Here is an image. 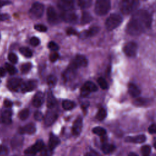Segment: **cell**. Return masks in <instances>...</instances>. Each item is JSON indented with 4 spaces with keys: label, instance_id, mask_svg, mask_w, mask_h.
<instances>
[{
    "label": "cell",
    "instance_id": "cell-18",
    "mask_svg": "<svg viewBox=\"0 0 156 156\" xmlns=\"http://www.w3.org/2000/svg\"><path fill=\"white\" fill-rule=\"evenodd\" d=\"M36 131V127L34 124L29 123L26 125L25 126L21 127L19 132L21 134H24V133H27V134H33Z\"/></svg>",
    "mask_w": 156,
    "mask_h": 156
},
{
    "label": "cell",
    "instance_id": "cell-5",
    "mask_svg": "<svg viewBox=\"0 0 156 156\" xmlns=\"http://www.w3.org/2000/svg\"><path fill=\"white\" fill-rule=\"evenodd\" d=\"M29 12L34 18H40L44 12V5L38 2L34 3L32 5Z\"/></svg>",
    "mask_w": 156,
    "mask_h": 156
},
{
    "label": "cell",
    "instance_id": "cell-46",
    "mask_svg": "<svg viewBox=\"0 0 156 156\" xmlns=\"http://www.w3.org/2000/svg\"><path fill=\"white\" fill-rule=\"evenodd\" d=\"M34 117L35 120L37 121H41L44 118L42 113L41 112H39V111H37V112H35L34 115Z\"/></svg>",
    "mask_w": 156,
    "mask_h": 156
},
{
    "label": "cell",
    "instance_id": "cell-41",
    "mask_svg": "<svg viewBox=\"0 0 156 156\" xmlns=\"http://www.w3.org/2000/svg\"><path fill=\"white\" fill-rule=\"evenodd\" d=\"M8 59L9 60L11 63L12 64H16L18 62V57L14 53H9L8 55Z\"/></svg>",
    "mask_w": 156,
    "mask_h": 156
},
{
    "label": "cell",
    "instance_id": "cell-16",
    "mask_svg": "<svg viewBox=\"0 0 156 156\" xmlns=\"http://www.w3.org/2000/svg\"><path fill=\"white\" fill-rule=\"evenodd\" d=\"M82 118L79 117L74 122L73 128H72V131H73V133L75 135H79L80 134L82 129Z\"/></svg>",
    "mask_w": 156,
    "mask_h": 156
},
{
    "label": "cell",
    "instance_id": "cell-13",
    "mask_svg": "<svg viewBox=\"0 0 156 156\" xmlns=\"http://www.w3.org/2000/svg\"><path fill=\"white\" fill-rule=\"evenodd\" d=\"M61 18L66 23H75L77 21V16L76 14L72 11H68V12H63L61 14Z\"/></svg>",
    "mask_w": 156,
    "mask_h": 156
},
{
    "label": "cell",
    "instance_id": "cell-32",
    "mask_svg": "<svg viewBox=\"0 0 156 156\" xmlns=\"http://www.w3.org/2000/svg\"><path fill=\"white\" fill-rule=\"evenodd\" d=\"M106 116H107L106 110L103 108H101L99 110L98 112L96 114V118L99 121H103L105 118V117Z\"/></svg>",
    "mask_w": 156,
    "mask_h": 156
},
{
    "label": "cell",
    "instance_id": "cell-33",
    "mask_svg": "<svg viewBox=\"0 0 156 156\" xmlns=\"http://www.w3.org/2000/svg\"><path fill=\"white\" fill-rule=\"evenodd\" d=\"M93 132L94 134L98 135L99 136H104L106 133V131L103 127H96L93 129Z\"/></svg>",
    "mask_w": 156,
    "mask_h": 156
},
{
    "label": "cell",
    "instance_id": "cell-24",
    "mask_svg": "<svg viewBox=\"0 0 156 156\" xmlns=\"http://www.w3.org/2000/svg\"><path fill=\"white\" fill-rule=\"evenodd\" d=\"M100 28L98 26H92L88 30L83 32V35L84 36V37H91L94 36H95L99 32Z\"/></svg>",
    "mask_w": 156,
    "mask_h": 156
},
{
    "label": "cell",
    "instance_id": "cell-52",
    "mask_svg": "<svg viewBox=\"0 0 156 156\" xmlns=\"http://www.w3.org/2000/svg\"><path fill=\"white\" fill-rule=\"evenodd\" d=\"M10 4V2L7 1H0V8H2L4 5H6Z\"/></svg>",
    "mask_w": 156,
    "mask_h": 156
},
{
    "label": "cell",
    "instance_id": "cell-22",
    "mask_svg": "<svg viewBox=\"0 0 156 156\" xmlns=\"http://www.w3.org/2000/svg\"><path fill=\"white\" fill-rule=\"evenodd\" d=\"M128 90L131 95L133 98H137L141 93V91L139 88L133 83H129V87H128Z\"/></svg>",
    "mask_w": 156,
    "mask_h": 156
},
{
    "label": "cell",
    "instance_id": "cell-51",
    "mask_svg": "<svg viewBox=\"0 0 156 156\" xmlns=\"http://www.w3.org/2000/svg\"><path fill=\"white\" fill-rule=\"evenodd\" d=\"M4 105L5 107H11L12 106V103L11 101H10V100L9 99H5L4 101Z\"/></svg>",
    "mask_w": 156,
    "mask_h": 156
},
{
    "label": "cell",
    "instance_id": "cell-6",
    "mask_svg": "<svg viewBox=\"0 0 156 156\" xmlns=\"http://www.w3.org/2000/svg\"><path fill=\"white\" fill-rule=\"evenodd\" d=\"M44 147V143L42 140H39L37 141L34 144L30 146L29 148H27L25 154L26 155H34L36 154L37 152L41 151L43 148Z\"/></svg>",
    "mask_w": 156,
    "mask_h": 156
},
{
    "label": "cell",
    "instance_id": "cell-26",
    "mask_svg": "<svg viewBox=\"0 0 156 156\" xmlns=\"http://www.w3.org/2000/svg\"><path fill=\"white\" fill-rule=\"evenodd\" d=\"M115 149V146L112 144H104L102 146V151L105 154H110L113 153Z\"/></svg>",
    "mask_w": 156,
    "mask_h": 156
},
{
    "label": "cell",
    "instance_id": "cell-40",
    "mask_svg": "<svg viewBox=\"0 0 156 156\" xmlns=\"http://www.w3.org/2000/svg\"><path fill=\"white\" fill-rule=\"evenodd\" d=\"M32 68V65L31 63H26L24 64L21 66V70L23 73H27V72H29Z\"/></svg>",
    "mask_w": 156,
    "mask_h": 156
},
{
    "label": "cell",
    "instance_id": "cell-12",
    "mask_svg": "<svg viewBox=\"0 0 156 156\" xmlns=\"http://www.w3.org/2000/svg\"><path fill=\"white\" fill-rule=\"evenodd\" d=\"M37 86V82L35 80H30L25 82L21 87V91L23 93L34 90Z\"/></svg>",
    "mask_w": 156,
    "mask_h": 156
},
{
    "label": "cell",
    "instance_id": "cell-9",
    "mask_svg": "<svg viewBox=\"0 0 156 156\" xmlns=\"http://www.w3.org/2000/svg\"><path fill=\"white\" fill-rule=\"evenodd\" d=\"M138 46L136 43L131 42L127 43L124 47L125 53L129 57H134L137 54Z\"/></svg>",
    "mask_w": 156,
    "mask_h": 156
},
{
    "label": "cell",
    "instance_id": "cell-34",
    "mask_svg": "<svg viewBox=\"0 0 156 156\" xmlns=\"http://www.w3.org/2000/svg\"><path fill=\"white\" fill-rule=\"evenodd\" d=\"M47 82L49 87H54L57 83V78L53 75H49L47 78Z\"/></svg>",
    "mask_w": 156,
    "mask_h": 156
},
{
    "label": "cell",
    "instance_id": "cell-54",
    "mask_svg": "<svg viewBox=\"0 0 156 156\" xmlns=\"http://www.w3.org/2000/svg\"><path fill=\"white\" fill-rule=\"evenodd\" d=\"M128 156H138V155L135 153H130L129 155H128Z\"/></svg>",
    "mask_w": 156,
    "mask_h": 156
},
{
    "label": "cell",
    "instance_id": "cell-42",
    "mask_svg": "<svg viewBox=\"0 0 156 156\" xmlns=\"http://www.w3.org/2000/svg\"><path fill=\"white\" fill-rule=\"evenodd\" d=\"M48 48L53 51H56L59 49V47L57 45V44L54 42H50L48 43Z\"/></svg>",
    "mask_w": 156,
    "mask_h": 156
},
{
    "label": "cell",
    "instance_id": "cell-4",
    "mask_svg": "<svg viewBox=\"0 0 156 156\" xmlns=\"http://www.w3.org/2000/svg\"><path fill=\"white\" fill-rule=\"evenodd\" d=\"M138 1L135 0H125L121 2L120 8L121 12L125 14H129L134 11L138 6Z\"/></svg>",
    "mask_w": 156,
    "mask_h": 156
},
{
    "label": "cell",
    "instance_id": "cell-31",
    "mask_svg": "<svg viewBox=\"0 0 156 156\" xmlns=\"http://www.w3.org/2000/svg\"><path fill=\"white\" fill-rule=\"evenodd\" d=\"M92 4V0H79L78 1V5L82 9H87L91 6Z\"/></svg>",
    "mask_w": 156,
    "mask_h": 156
},
{
    "label": "cell",
    "instance_id": "cell-36",
    "mask_svg": "<svg viewBox=\"0 0 156 156\" xmlns=\"http://www.w3.org/2000/svg\"><path fill=\"white\" fill-rule=\"evenodd\" d=\"M5 68L10 75H15L16 73V71H17L15 66L8 63H6L5 64Z\"/></svg>",
    "mask_w": 156,
    "mask_h": 156
},
{
    "label": "cell",
    "instance_id": "cell-38",
    "mask_svg": "<svg viewBox=\"0 0 156 156\" xmlns=\"http://www.w3.org/2000/svg\"><path fill=\"white\" fill-rule=\"evenodd\" d=\"M98 83L99 86L101 87V88L102 89H104V90H105V89H107L109 87L107 81H105L103 77L99 78V79H98Z\"/></svg>",
    "mask_w": 156,
    "mask_h": 156
},
{
    "label": "cell",
    "instance_id": "cell-30",
    "mask_svg": "<svg viewBox=\"0 0 156 156\" xmlns=\"http://www.w3.org/2000/svg\"><path fill=\"white\" fill-rule=\"evenodd\" d=\"M20 52L22 55H23L25 57L30 58L32 56V52L31 50L27 47H21L20 48Z\"/></svg>",
    "mask_w": 156,
    "mask_h": 156
},
{
    "label": "cell",
    "instance_id": "cell-15",
    "mask_svg": "<svg viewBox=\"0 0 156 156\" xmlns=\"http://www.w3.org/2000/svg\"><path fill=\"white\" fill-rule=\"evenodd\" d=\"M58 115L56 113L53 112H48L44 117V125L47 126H50L54 123L57 119Z\"/></svg>",
    "mask_w": 156,
    "mask_h": 156
},
{
    "label": "cell",
    "instance_id": "cell-3",
    "mask_svg": "<svg viewBox=\"0 0 156 156\" xmlns=\"http://www.w3.org/2000/svg\"><path fill=\"white\" fill-rule=\"evenodd\" d=\"M122 21V16L118 14H111L105 21V26L108 31H112L118 27Z\"/></svg>",
    "mask_w": 156,
    "mask_h": 156
},
{
    "label": "cell",
    "instance_id": "cell-39",
    "mask_svg": "<svg viewBox=\"0 0 156 156\" xmlns=\"http://www.w3.org/2000/svg\"><path fill=\"white\" fill-rule=\"evenodd\" d=\"M40 153L42 156H52L53 151H52L51 149H50L48 147V148L44 147L40 151Z\"/></svg>",
    "mask_w": 156,
    "mask_h": 156
},
{
    "label": "cell",
    "instance_id": "cell-55",
    "mask_svg": "<svg viewBox=\"0 0 156 156\" xmlns=\"http://www.w3.org/2000/svg\"><path fill=\"white\" fill-rule=\"evenodd\" d=\"M85 156H93L92 155H91L90 154H87Z\"/></svg>",
    "mask_w": 156,
    "mask_h": 156
},
{
    "label": "cell",
    "instance_id": "cell-48",
    "mask_svg": "<svg viewBox=\"0 0 156 156\" xmlns=\"http://www.w3.org/2000/svg\"><path fill=\"white\" fill-rule=\"evenodd\" d=\"M8 153V148L4 146H0V156H5Z\"/></svg>",
    "mask_w": 156,
    "mask_h": 156
},
{
    "label": "cell",
    "instance_id": "cell-37",
    "mask_svg": "<svg viewBox=\"0 0 156 156\" xmlns=\"http://www.w3.org/2000/svg\"><path fill=\"white\" fill-rule=\"evenodd\" d=\"M151 151V148L149 145H144L141 148V152L143 156H149Z\"/></svg>",
    "mask_w": 156,
    "mask_h": 156
},
{
    "label": "cell",
    "instance_id": "cell-53",
    "mask_svg": "<svg viewBox=\"0 0 156 156\" xmlns=\"http://www.w3.org/2000/svg\"><path fill=\"white\" fill-rule=\"evenodd\" d=\"M5 75V70L4 68H0V77H4Z\"/></svg>",
    "mask_w": 156,
    "mask_h": 156
},
{
    "label": "cell",
    "instance_id": "cell-19",
    "mask_svg": "<svg viewBox=\"0 0 156 156\" xmlns=\"http://www.w3.org/2000/svg\"><path fill=\"white\" fill-rule=\"evenodd\" d=\"M146 137L144 135H139L135 137H127L125 138V142L134 143H142L146 141Z\"/></svg>",
    "mask_w": 156,
    "mask_h": 156
},
{
    "label": "cell",
    "instance_id": "cell-29",
    "mask_svg": "<svg viewBox=\"0 0 156 156\" xmlns=\"http://www.w3.org/2000/svg\"><path fill=\"white\" fill-rule=\"evenodd\" d=\"M149 103V99L146 98H138L134 100L133 101V104L136 106H144L146 105Z\"/></svg>",
    "mask_w": 156,
    "mask_h": 156
},
{
    "label": "cell",
    "instance_id": "cell-14",
    "mask_svg": "<svg viewBox=\"0 0 156 156\" xmlns=\"http://www.w3.org/2000/svg\"><path fill=\"white\" fill-rule=\"evenodd\" d=\"M47 18L49 23L52 25H55L58 23V16L57 14L55 12V9L52 6H50L47 10Z\"/></svg>",
    "mask_w": 156,
    "mask_h": 156
},
{
    "label": "cell",
    "instance_id": "cell-43",
    "mask_svg": "<svg viewBox=\"0 0 156 156\" xmlns=\"http://www.w3.org/2000/svg\"><path fill=\"white\" fill-rule=\"evenodd\" d=\"M40 39L36 37H32L30 40V43L31 44V45H32L33 47L38 46V44H40Z\"/></svg>",
    "mask_w": 156,
    "mask_h": 156
},
{
    "label": "cell",
    "instance_id": "cell-28",
    "mask_svg": "<svg viewBox=\"0 0 156 156\" xmlns=\"http://www.w3.org/2000/svg\"><path fill=\"white\" fill-rule=\"evenodd\" d=\"M62 107L66 110H70L75 107V103L70 100H64L62 103Z\"/></svg>",
    "mask_w": 156,
    "mask_h": 156
},
{
    "label": "cell",
    "instance_id": "cell-50",
    "mask_svg": "<svg viewBox=\"0 0 156 156\" xmlns=\"http://www.w3.org/2000/svg\"><path fill=\"white\" fill-rule=\"evenodd\" d=\"M10 18V16L7 14H0V21L7 20Z\"/></svg>",
    "mask_w": 156,
    "mask_h": 156
},
{
    "label": "cell",
    "instance_id": "cell-21",
    "mask_svg": "<svg viewBox=\"0 0 156 156\" xmlns=\"http://www.w3.org/2000/svg\"><path fill=\"white\" fill-rule=\"evenodd\" d=\"M76 69L73 68L71 65H70L64 73V77L65 81H70L74 78L76 75Z\"/></svg>",
    "mask_w": 156,
    "mask_h": 156
},
{
    "label": "cell",
    "instance_id": "cell-11",
    "mask_svg": "<svg viewBox=\"0 0 156 156\" xmlns=\"http://www.w3.org/2000/svg\"><path fill=\"white\" fill-rule=\"evenodd\" d=\"M58 8L64 12L72 11L74 9V1L69 0H60L57 3Z\"/></svg>",
    "mask_w": 156,
    "mask_h": 156
},
{
    "label": "cell",
    "instance_id": "cell-45",
    "mask_svg": "<svg viewBox=\"0 0 156 156\" xmlns=\"http://www.w3.org/2000/svg\"><path fill=\"white\" fill-rule=\"evenodd\" d=\"M59 57V55L57 53H53L52 54H50L49 55V59L52 62H55V61H57Z\"/></svg>",
    "mask_w": 156,
    "mask_h": 156
},
{
    "label": "cell",
    "instance_id": "cell-44",
    "mask_svg": "<svg viewBox=\"0 0 156 156\" xmlns=\"http://www.w3.org/2000/svg\"><path fill=\"white\" fill-rule=\"evenodd\" d=\"M34 28L36 31L39 32H46L47 31V27L43 25H36L34 26Z\"/></svg>",
    "mask_w": 156,
    "mask_h": 156
},
{
    "label": "cell",
    "instance_id": "cell-8",
    "mask_svg": "<svg viewBox=\"0 0 156 156\" xmlns=\"http://www.w3.org/2000/svg\"><path fill=\"white\" fill-rule=\"evenodd\" d=\"M88 65V60L87 58L82 55H77L76 56L74 60L70 64L75 69L79 67H86Z\"/></svg>",
    "mask_w": 156,
    "mask_h": 156
},
{
    "label": "cell",
    "instance_id": "cell-10",
    "mask_svg": "<svg viewBox=\"0 0 156 156\" xmlns=\"http://www.w3.org/2000/svg\"><path fill=\"white\" fill-rule=\"evenodd\" d=\"M23 81L20 78H12L10 79L8 83V87L12 91H18L21 89Z\"/></svg>",
    "mask_w": 156,
    "mask_h": 156
},
{
    "label": "cell",
    "instance_id": "cell-49",
    "mask_svg": "<svg viewBox=\"0 0 156 156\" xmlns=\"http://www.w3.org/2000/svg\"><path fill=\"white\" fill-rule=\"evenodd\" d=\"M148 131L151 134L156 133V124H153L150 126L148 128Z\"/></svg>",
    "mask_w": 156,
    "mask_h": 156
},
{
    "label": "cell",
    "instance_id": "cell-20",
    "mask_svg": "<svg viewBox=\"0 0 156 156\" xmlns=\"http://www.w3.org/2000/svg\"><path fill=\"white\" fill-rule=\"evenodd\" d=\"M60 143V139L57 136H55L53 134H51L49 139L48 148L50 149H51L52 151H53V150L59 145Z\"/></svg>",
    "mask_w": 156,
    "mask_h": 156
},
{
    "label": "cell",
    "instance_id": "cell-27",
    "mask_svg": "<svg viewBox=\"0 0 156 156\" xmlns=\"http://www.w3.org/2000/svg\"><path fill=\"white\" fill-rule=\"evenodd\" d=\"M93 18L91 14H89L87 12H83L82 14V18H81V23L82 25L87 24L90 23L92 20Z\"/></svg>",
    "mask_w": 156,
    "mask_h": 156
},
{
    "label": "cell",
    "instance_id": "cell-47",
    "mask_svg": "<svg viewBox=\"0 0 156 156\" xmlns=\"http://www.w3.org/2000/svg\"><path fill=\"white\" fill-rule=\"evenodd\" d=\"M66 34L68 36H76L77 34V31L74 28H73V27H68L66 30Z\"/></svg>",
    "mask_w": 156,
    "mask_h": 156
},
{
    "label": "cell",
    "instance_id": "cell-17",
    "mask_svg": "<svg viewBox=\"0 0 156 156\" xmlns=\"http://www.w3.org/2000/svg\"><path fill=\"white\" fill-rule=\"evenodd\" d=\"M44 103V94L42 92H38L36 93L32 99V105L36 107H39Z\"/></svg>",
    "mask_w": 156,
    "mask_h": 156
},
{
    "label": "cell",
    "instance_id": "cell-56",
    "mask_svg": "<svg viewBox=\"0 0 156 156\" xmlns=\"http://www.w3.org/2000/svg\"><path fill=\"white\" fill-rule=\"evenodd\" d=\"M154 148L156 149V142L154 143Z\"/></svg>",
    "mask_w": 156,
    "mask_h": 156
},
{
    "label": "cell",
    "instance_id": "cell-1",
    "mask_svg": "<svg viewBox=\"0 0 156 156\" xmlns=\"http://www.w3.org/2000/svg\"><path fill=\"white\" fill-rule=\"evenodd\" d=\"M152 16L146 10H139L134 14L127 24L126 31L131 36H139L149 29L152 24Z\"/></svg>",
    "mask_w": 156,
    "mask_h": 156
},
{
    "label": "cell",
    "instance_id": "cell-7",
    "mask_svg": "<svg viewBox=\"0 0 156 156\" xmlns=\"http://www.w3.org/2000/svg\"><path fill=\"white\" fill-rule=\"evenodd\" d=\"M98 90L97 86L91 81L86 82L81 88V95L83 96H87L91 92H94Z\"/></svg>",
    "mask_w": 156,
    "mask_h": 156
},
{
    "label": "cell",
    "instance_id": "cell-2",
    "mask_svg": "<svg viewBox=\"0 0 156 156\" xmlns=\"http://www.w3.org/2000/svg\"><path fill=\"white\" fill-rule=\"evenodd\" d=\"M111 8V3L109 0H98L94 6V12L99 16L107 14Z\"/></svg>",
    "mask_w": 156,
    "mask_h": 156
},
{
    "label": "cell",
    "instance_id": "cell-35",
    "mask_svg": "<svg viewBox=\"0 0 156 156\" xmlns=\"http://www.w3.org/2000/svg\"><path fill=\"white\" fill-rule=\"evenodd\" d=\"M29 110L27 109L22 110L19 114V118L21 120H25L29 117Z\"/></svg>",
    "mask_w": 156,
    "mask_h": 156
},
{
    "label": "cell",
    "instance_id": "cell-23",
    "mask_svg": "<svg viewBox=\"0 0 156 156\" xmlns=\"http://www.w3.org/2000/svg\"><path fill=\"white\" fill-rule=\"evenodd\" d=\"M2 121L6 125H9L12 122V112L10 110H5L1 115Z\"/></svg>",
    "mask_w": 156,
    "mask_h": 156
},
{
    "label": "cell",
    "instance_id": "cell-25",
    "mask_svg": "<svg viewBox=\"0 0 156 156\" xmlns=\"http://www.w3.org/2000/svg\"><path fill=\"white\" fill-rule=\"evenodd\" d=\"M56 99L53 94L51 92L48 93V98H47V106L49 109H53L56 105Z\"/></svg>",
    "mask_w": 156,
    "mask_h": 156
}]
</instances>
